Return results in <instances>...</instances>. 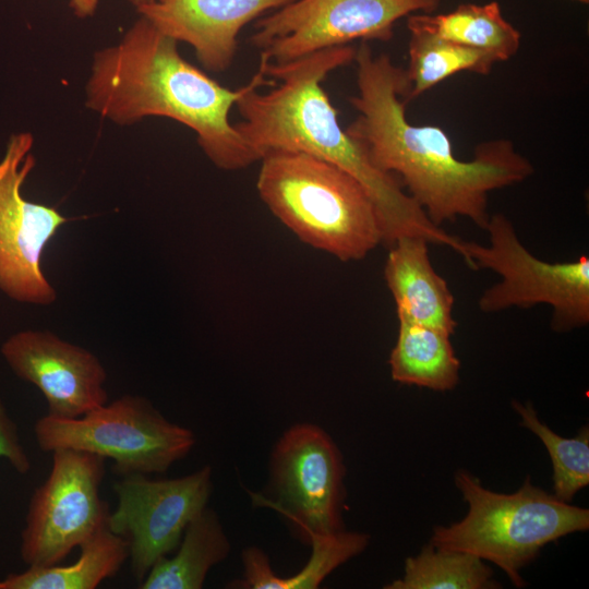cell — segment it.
Masks as SVG:
<instances>
[{
  "mask_svg": "<svg viewBox=\"0 0 589 589\" xmlns=\"http://www.w3.org/2000/svg\"><path fill=\"white\" fill-rule=\"evenodd\" d=\"M353 62L358 94L350 104L358 116L346 132L377 169L398 179L433 225L466 217L484 229L489 194L529 178L531 161L506 139L480 143L472 159H458L441 128L408 121L404 68L386 53L375 55L368 43L356 49Z\"/></svg>",
  "mask_w": 589,
  "mask_h": 589,
  "instance_id": "obj_1",
  "label": "cell"
},
{
  "mask_svg": "<svg viewBox=\"0 0 589 589\" xmlns=\"http://www.w3.org/2000/svg\"><path fill=\"white\" fill-rule=\"evenodd\" d=\"M356 49L340 46L294 61L274 64L260 60L272 88L252 87L236 104L241 121L235 128L260 159L277 151L304 153L330 163L354 177L371 195L381 221L383 243L405 236L460 251L461 240L433 225L393 175L377 169L338 121L323 82L353 62Z\"/></svg>",
  "mask_w": 589,
  "mask_h": 589,
  "instance_id": "obj_2",
  "label": "cell"
},
{
  "mask_svg": "<svg viewBox=\"0 0 589 589\" xmlns=\"http://www.w3.org/2000/svg\"><path fill=\"white\" fill-rule=\"evenodd\" d=\"M178 43L142 16L119 44L94 55L86 106L120 125L165 117L190 128L203 153L219 169L239 170L259 161L229 120L252 87L268 81L259 67L251 81L230 89L188 62Z\"/></svg>",
  "mask_w": 589,
  "mask_h": 589,
  "instance_id": "obj_3",
  "label": "cell"
},
{
  "mask_svg": "<svg viewBox=\"0 0 589 589\" xmlns=\"http://www.w3.org/2000/svg\"><path fill=\"white\" fill-rule=\"evenodd\" d=\"M260 161V197L301 241L344 262L383 243L376 206L347 171L298 152H271Z\"/></svg>",
  "mask_w": 589,
  "mask_h": 589,
  "instance_id": "obj_4",
  "label": "cell"
},
{
  "mask_svg": "<svg viewBox=\"0 0 589 589\" xmlns=\"http://www.w3.org/2000/svg\"><path fill=\"white\" fill-rule=\"evenodd\" d=\"M455 484L468 513L458 522L435 527L430 544L490 561L518 588L525 586L520 569L544 545L589 528L587 508L557 498L529 479L510 494L485 489L465 470L455 473Z\"/></svg>",
  "mask_w": 589,
  "mask_h": 589,
  "instance_id": "obj_5",
  "label": "cell"
},
{
  "mask_svg": "<svg viewBox=\"0 0 589 589\" xmlns=\"http://www.w3.org/2000/svg\"><path fill=\"white\" fill-rule=\"evenodd\" d=\"M34 433L41 450L70 448L110 458L119 476L165 472L195 444L191 430L170 422L137 395H123L79 418L46 414Z\"/></svg>",
  "mask_w": 589,
  "mask_h": 589,
  "instance_id": "obj_6",
  "label": "cell"
},
{
  "mask_svg": "<svg viewBox=\"0 0 589 589\" xmlns=\"http://www.w3.org/2000/svg\"><path fill=\"white\" fill-rule=\"evenodd\" d=\"M484 230L489 245L462 241L461 255L470 268L490 269L501 276L480 297L482 312L548 304L553 310V330L562 333L588 325V256L554 263L540 260L522 244L513 223L501 213L490 215Z\"/></svg>",
  "mask_w": 589,
  "mask_h": 589,
  "instance_id": "obj_7",
  "label": "cell"
},
{
  "mask_svg": "<svg viewBox=\"0 0 589 589\" xmlns=\"http://www.w3.org/2000/svg\"><path fill=\"white\" fill-rule=\"evenodd\" d=\"M440 0H293L257 19L250 43L283 64L354 40L388 41L398 20L432 13Z\"/></svg>",
  "mask_w": 589,
  "mask_h": 589,
  "instance_id": "obj_8",
  "label": "cell"
},
{
  "mask_svg": "<svg viewBox=\"0 0 589 589\" xmlns=\"http://www.w3.org/2000/svg\"><path fill=\"white\" fill-rule=\"evenodd\" d=\"M48 478L29 500L20 554L27 566L59 564L107 526L109 506L100 496L106 458L83 450L51 452Z\"/></svg>",
  "mask_w": 589,
  "mask_h": 589,
  "instance_id": "obj_9",
  "label": "cell"
},
{
  "mask_svg": "<svg viewBox=\"0 0 589 589\" xmlns=\"http://www.w3.org/2000/svg\"><path fill=\"white\" fill-rule=\"evenodd\" d=\"M33 144L31 133L13 134L0 160V290L17 302L48 305L57 293L43 272V253L73 218L23 196L22 185L36 165Z\"/></svg>",
  "mask_w": 589,
  "mask_h": 589,
  "instance_id": "obj_10",
  "label": "cell"
},
{
  "mask_svg": "<svg viewBox=\"0 0 589 589\" xmlns=\"http://www.w3.org/2000/svg\"><path fill=\"white\" fill-rule=\"evenodd\" d=\"M274 498L251 493L285 515L304 538L342 530L345 467L339 449L318 426L297 424L279 438L271 461Z\"/></svg>",
  "mask_w": 589,
  "mask_h": 589,
  "instance_id": "obj_11",
  "label": "cell"
},
{
  "mask_svg": "<svg viewBox=\"0 0 589 589\" xmlns=\"http://www.w3.org/2000/svg\"><path fill=\"white\" fill-rule=\"evenodd\" d=\"M212 488L209 466L175 479L132 473L113 484L117 507L107 526L128 540L139 584L159 558L178 548L189 522L207 506Z\"/></svg>",
  "mask_w": 589,
  "mask_h": 589,
  "instance_id": "obj_12",
  "label": "cell"
},
{
  "mask_svg": "<svg viewBox=\"0 0 589 589\" xmlns=\"http://www.w3.org/2000/svg\"><path fill=\"white\" fill-rule=\"evenodd\" d=\"M0 351L17 377L41 392L49 416L79 418L108 401L107 372L99 359L49 330H20Z\"/></svg>",
  "mask_w": 589,
  "mask_h": 589,
  "instance_id": "obj_13",
  "label": "cell"
},
{
  "mask_svg": "<svg viewBox=\"0 0 589 589\" xmlns=\"http://www.w3.org/2000/svg\"><path fill=\"white\" fill-rule=\"evenodd\" d=\"M292 1L154 0L136 10L165 35L189 44L203 68L223 72L233 62L240 31Z\"/></svg>",
  "mask_w": 589,
  "mask_h": 589,
  "instance_id": "obj_14",
  "label": "cell"
},
{
  "mask_svg": "<svg viewBox=\"0 0 589 589\" xmlns=\"http://www.w3.org/2000/svg\"><path fill=\"white\" fill-rule=\"evenodd\" d=\"M429 243L418 236L396 240L386 259L384 278L395 300L398 320L453 335L457 327L453 315L455 299L447 281L431 263Z\"/></svg>",
  "mask_w": 589,
  "mask_h": 589,
  "instance_id": "obj_15",
  "label": "cell"
},
{
  "mask_svg": "<svg viewBox=\"0 0 589 589\" xmlns=\"http://www.w3.org/2000/svg\"><path fill=\"white\" fill-rule=\"evenodd\" d=\"M398 335L389 356L392 378L436 392L453 389L459 381L460 361L450 334L398 320Z\"/></svg>",
  "mask_w": 589,
  "mask_h": 589,
  "instance_id": "obj_16",
  "label": "cell"
},
{
  "mask_svg": "<svg viewBox=\"0 0 589 589\" xmlns=\"http://www.w3.org/2000/svg\"><path fill=\"white\" fill-rule=\"evenodd\" d=\"M129 555L128 540L106 526L80 546V556L74 563L28 566L0 579V589H95L115 576Z\"/></svg>",
  "mask_w": 589,
  "mask_h": 589,
  "instance_id": "obj_17",
  "label": "cell"
},
{
  "mask_svg": "<svg viewBox=\"0 0 589 589\" xmlns=\"http://www.w3.org/2000/svg\"><path fill=\"white\" fill-rule=\"evenodd\" d=\"M172 557L159 558L139 584L141 589H200L209 569L230 551L217 514L207 506L187 526Z\"/></svg>",
  "mask_w": 589,
  "mask_h": 589,
  "instance_id": "obj_18",
  "label": "cell"
},
{
  "mask_svg": "<svg viewBox=\"0 0 589 589\" xmlns=\"http://www.w3.org/2000/svg\"><path fill=\"white\" fill-rule=\"evenodd\" d=\"M409 31H422L438 38L492 53L498 62L514 57L520 33L504 19L500 3H462L443 14L408 15Z\"/></svg>",
  "mask_w": 589,
  "mask_h": 589,
  "instance_id": "obj_19",
  "label": "cell"
},
{
  "mask_svg": "<svg viewBox=\"0 0 589 589\" xmlns=\"http://www.w3.org/2000/svg\"><path fill=\"white\" fill-rule=\"evenodd\" d=\"M312 553L306 564L291 577L277 576L267 555L251 546L242 552L244 579L237 584L251 589H314L338 566L361 553L369 536L344 529L329 534H314L309 539Z\"/></svg>",
  "mask_w": 589,
  "mask_h": 589,
  "instance_id": "obj_20",
  "label": "cell"
},
{
  "mask_svg": "<svg viewBox=\"0 0 589 589\" xmlns=\"http://www.w3.org/2000/svg\"><path fill=\"white\" fill-rule=\"evenodd\" d=\"M408 67L410 91L407 101L419 97L444 80L462 71L482 75L498 62L483 50L458 45L422 31H409Z\"/></svg>",
  "mask_w": 589,
  "mask_h": 589,
  "instance_id": "obj_21",
  "label": "cell"
},
{
  "mask_svg": "<svg viewBox=\"0 0 589 589\" xmlns=\"http://www.w3.org/2000/svg\"><path fill=\"white\" fill-rule=\"evenodd\" d=\"M500 585L493 570L480 557L466 552L445 551L429 544L408 557L402 578L387 589H491Z\"/></svg>",
  "mask_w": 589,
  "mask_h": 589,
  "instance_id": "obj_22",
  "label": "cell"
},
{
  "mask_svg": "<svg viewBox=\"0 0 589 589\" xmlns=\"http://www.w3.org/2000/svg\"><path fill=\"white\" fill-rule=\"evenodd\" d=\"M520 416V425L533 432L546 447L553 465V494L570 502L589 483V429L584 426L577 436L563 437L541 422L530 404L513 401Z\"/></svg>",
  "mask_w": 589,
  "mask_h": 589,
  "instance_id": "obj_23",
  "label": "cell"
},
{
  "mask_svg": "<svg viewBox=\"0 0 589 589\" xmlns=\"http://www.w3.org/2000/svg\"><path fill=\"white\" fill-rule=\"evenodd\" d=\"M0 458L5 459L13 469L25 474L31 470L29 457L21 442L17 425L9 416L0 400Z\"/></svg>",
  "mask_w": 589,
  "mask_h": 589,
  "instance_id": "obj_24",
  "label": "cell"
},
{
  "mask_svg": "<svg viewBox=\"0 0 589 589\" xmlns=\"http://www.w3.org/2000/svg\"><path fill=\"white\" fill-rule=\"evenodd\" d=\"M98 0H70V7L79 17H86L94 14Z\"/></svg>",
  "mask_w": 589,
  "mask_h": 589,
  "instance_id": "obj_25",
  "label": "cell"
},
{
  "mask_svg": "<svg viewBox=\"0 0 589 589\" xmlns=\"http://www.w3.org/2000/svg\"><path fill=\"white\" fill-rule=\"evenodd\" d=\"M154 0H131V2L136 7L153 2Z\"/></svg>",
  "mask_w": 589,
  "mask_h": 589,
  "instance_id": "obj_26",
  "label": "cell"
},
{
  "mask_svg": "<svg viewBox=\"0 0 589 589\" xmlns=\"http://www.w3.org/2000/svg\"><path fill=\"white\" fill-rule=\"evenodd\" d=\"M573 1H577V2H580V3H588L589 0H573Z\"/></svg>",
  "mask_w": 589,
  "mask_h": 589,
  "instance_id": "obj_27",
  "label": "cell"
}]
</instances>
